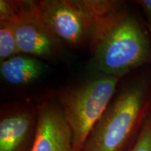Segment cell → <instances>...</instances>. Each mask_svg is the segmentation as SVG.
<instances>
[{"label": "cell", "mask_w": 151, "mask_h": 151, "mask_svg": "<svg viewBox=\"0 0 151 151\" xmlns=\"http://www.w3.org/2000/svg\"><path fill=\"white\" fill-rule=\"evenodd\" d=\"M37 126V104L18 102L1 106L0 151H31Z\"/></svg>", "instance_id": "obj_6"}, {"label": "cell", "mask_w": 151, "mask_h": 151, "mask_svg": "<svg viewBox=\"0 0 151 151\" xmlns=\"http://www.w3.org/2000/svg\"><path fill=\"white\" fill-rule=\"evenodd\" d=\"M38 126L31 151H76L72 132L56 98L37 104Z\"/></svg>", "instance_id": "obj_7"}, {"label": "cell", "mask_w": 151, "mask_h": 151, "mask_svg": "<svg viewBox=\"0 0 151 151\" xmlns=\"http://www.w3.org/2000/svg\"><path fill=\"white\" fill-rule=\"evenodd\" d=\"M47 69V65L41 60L20 54L1 62L0 73L9 84L26 86L40 78Z\"/></svg>", "instance_id": "obj_8"}, {"label": "cell", "mask_w": 151, "mask_h": 151, "mask_svg": "<svg viewBox=\"0 0 151 151\" xmlns=\"http://www.w3.org/2000/svg\"><path fill=\"white\" fill-rule=\"evenodd\" d=\"M20 54L11 24L0 21V62H3Z\"/></svg>", "instance_id": "obj_9"}, {"label": "cell", "mask_w": 151, "mask_h": 151, "mask_svg": "<svg viewBox=\"0 0 151 151\" xmlns=\"http://www.w3.org/2000/svg\"><path fill=\"white\" fill-rule=\"evenodd\" d=\"M135 2L142 8L148 20L151 21V0H138Z\"/></svg>", "instance_id": "obj_11"}, {"label": "cell", "mask_w": 151, "mask_h": 151, "mask_svg": "<svg viewBox=\"0 0 151 151\" xmlns=\"http://www.w3.org/2000/svg\"><path fill=\"white\" fill-rule=\"evenodd\" d=\"M146 27L148 29L149 34H150V37H151V24H150L149 23H146Z\"/></svg>", "instance_id": "obj_12"}, {"label": "cell", "mask_w": 151, "mask_h": 151, "mask_svg": "<svg viewBox=\"0 0 151 151\" xmlns=\"http://www.w3.org/2000/svg\"><path fill=\"white\" fill-rule=\"evenodd\" d=\"M151 115V78L141 76L118 88L82 151H127Z\"/></svg>", "instance_id": "obj_2"}, {"label": "cell", "mask_w": 151, "mask_h": 151, "mask_svg": "<svg viewBox=\"0 0 151 151\" xmlns=\"http://www.w3.org/2000/svg\"><path fill=\"white\" fill-rule=\"evenodd\" d=\"M127 151H151V115L145 122L134 143Z\"/></svg>", "instance_id": "obj_10"}, {"label": "cell", "mask_w": 151, "mask_h": 151, "mask_svg": "<svg viewBox=\"0 0 151 151\" xmlns=\"http://www.w3.org/2000/svg\"><path fill=\"white\" fill-rule=\"evenodd\" d=\"M121 78L102 74L57 93L56 99L72 132L76 151H82L92 129L114 97Z\"/></svg>", "instance_id": "obj_3"}, {"label": "cell", "mask_w": 151, "mask_h": 151, "mask_svg": "<svg viewBox=\"0 0 151 151\" xmlns=\"http://www.w3.org/2000/svg\"><path fill=\"white\" fill-rule=\"evenodd\" d=\"M43 21L62 43L74 48L90 47L98 18L88 0L37 1Z\"/></svg>", "instance_id": "obj_4"}, {"label": "cell", "mask_w": 151, "mask_h": 151, "mask_svg": "<svg viewBox=\"0 0 151 151\" xmlns=\"http://www.w3.org/2000/svg\"><path fill=\"white\" fill-rule=\"evenodd\" d=\"M10 1L11 16L8 23L14 29L20 54L50 61L59 59L64 53L63 43L55 37L43 21L37 1Z\"/></svg>", "instance_id": "obj_5"}, {"label": "cell", "mask_w": 151, "mask_h": 151, "mask_svg": "<svg viewBox=\"0 0 151 151\" xmlns=\"http://www.w3.org/2000/svg\"><path fill=\"white\" fill-rule=\"evenodd\" d=\"M90 48L102 74L122 77L151 63V37L125 6L98 19Z\"/></svg>", "instance_id": "obj_1"}]
</instances>
